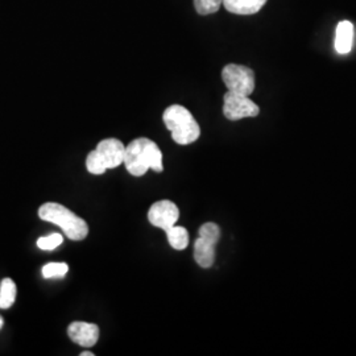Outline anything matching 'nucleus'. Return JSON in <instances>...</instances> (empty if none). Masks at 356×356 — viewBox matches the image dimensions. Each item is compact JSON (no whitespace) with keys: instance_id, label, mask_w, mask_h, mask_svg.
<instances>
[{"instance_id":"obj_11","label":"nucleus","mask_w":356,"mask_h":356,"mask_svg":"<svg viewBox=\"0 0 356 356\" xmlns=\"http://www.w3.org/2000/svg\"><path fill=\"white\" fill-rule=\"evenodd\" d=\"M194 259L201 268H210L216 261V244L198 238L194 243Z\"/></svg>"},{"instance_id":"obj_12","label":"nucleus","mask_w":356,"mask_h":356,"mask_svg":"<svg viewBox=\"0 0 356 356\" xmlns=\"http://www.w3.org/2000/svg\"><path fill=\"white\" fill-rule=\"evenodd\" d=\"M166 236H168V242L172 245V248L182 251L188 247L189 244V232L188 229L179 226H173L172 229L165 231Z\"/></svg>"},{"instance_id":"obj_20","label":"nucleus","mask_w":356,"mask_h":356,"mask_svg":"<svg viewBox=\"0 0 356 356\" xmlns=\"http://www.w3.org/2000/svg\"><path fill=\"white\" fill-rule=\"evenodd\" d=\"M3 325H4V321H3V318H1V316H0V329L3 327Z\"/></svg>"},{"instance_id":"obj_8","label":"nucleus","mask_w":356,"mask_h":356,"mask_svg":"<svg viewBox=\"0 0 356 356\" xmlns=\"http://www.w3.org/2000/svg\"><path fill=\"white\" fill-rule=\"evenodd\" d=\"M67 335L76 344L82 347H92L98 342L99 327L88 322H73L67 327Z\"/></svg>"},{"instance_id":"obj_4","label":"nucleus","mask_w":356,"mask_h":356,"mask_svg":"<svg viewBox=\"0 0 356 356\" xmlns=\"http://www.w3.org/2000/svg\"><path fill=\"white\" fill-rule=\"evenodd\" d=\"M222 79L231 92L250 97L254 90V73L243 65H226L222 70Z\"/></svg>"},{"instance_id":"obj_5","label":"nucleus","mask_w":356,"mask_h":356,"mask_svg":"<svg viewBox=\"0 0 356 356\" xmlns=\"http://www.w3.org/2000/svg\"><path fill=\"white\" fill-rule=\"evenodd\" d=\"M223 114L229 120H241L244 118H254L260 113V108L248 97L227 91L223 98Z\"/></svg>"},{"instance_id":"obj_16","label":"nucleus","mask_w":356,"mask_h":356,"mask_svg":"<svg viewBox=\"0 0 356 356\" xmlns=\"http://www.w3.org/2000/svg\"><path fill=\"white\" fill-rule=\"evenodd\" d=\"M223 0H194L195 11L200 15H211L219 11Z\"/></svg>"},{"instance_id":"obj_9","label":"nucleus","mask_w":356,"mask_h":356,"mask_svg":"<svg viewBox=\"0 0 356 356\" xmlns=\"http://www.w3.org/2000/svg\"><path fill=\"white\" fill-rule=\"evenodd\" d=\"M354 24L348 20L341 22L335 31V51L339 54H348L354 45Z\"/></svg>"},{"instance_id":"obj_10","label":"nucleus","mask_w":356,"mask_h":356,"mask_svg":"<svg viewBox=\"0 0 356 356\" xmlns=\"http://www.w3.org/2000/svg\"><path fill=\"white\" fill-rule=\"evenodd\" d=\"M267 0H223L222 4L225 8L235 15H254L257 13L264 6Z\"/></svg>"},{"instance_id":"obj_18","label":"nucleus","mask_w":356,"mask_h":356,"mask_svg":"<svg viewBox=\"0 0 356 356\" xmlns=\"http://www.w3.org/2000/svg\"><path fill=\"white\" fill-rule=\"evenodd\" d=\"M63 235L60 234H51L49 236H42L38 241V247L44 251L56 250L63 243Z\"/></svg>"},{"instance_id":"obj_7","label":"nucleus","mask_w":356,"mask_h":356,"mask_svg":"<svg viewBox=\"0 0 356 356\" xmlns=\"http://www.w3.org/2000/svg\"><path fill=\"white\" fill-rule=\"evenodd\" d=\"M97 152L99 153L101 159L107 169H114L124 161L126 147L118 139H106L97 145Z\"/></svg>"},{"instance_id":"obj_6","label":"nucleus","mask_w":356,"mask_h":356,"mask_svg":"<svg viewBox=\"0 0 356 356\" xmlns=\"http://www.w3.org/2000/svg\"><path fill=\"white\" fill-rule=\"evenodd\" d=\"M179 218L177 206L170 201H159L153 204L148 211V219L154 227L168 231L172 229Z\"/></svg>"},{"instance_id":"obj_3","label":"nucleus","mask_w":356,"mask_h":356,"mask_svg":"<svg viewBox=\"0 0 356 356\" xmlns=\"http://www.w3.org/2000/svg\"><path fill=\"white\" fill-rule=\"evenodd\" d=\"M166 128L172 134V139L179 145H188L198 140L201 128L188 108L179 104L169 106L163 115Z\"/></svg>"},{"instance_id":"obj_2","label":"nucleus","mask_w":356,"mask_h":356,"mask_svg":"<svg viewBox=\"0 0 356 356\" xmlns=\"http://www.w3.org/2000/svg\"><path fill=\"white\" fill-rule=\"evenodd\" d=\"M38 216L45 222L60 226L70 241H83L89 234L88 223L63 204L47 202L38 209Z\"/></svg>"},{"instance_id":"obj_17","label":"nucleus","mask_w":356,"mask_h":356,"mask_svg":"<svg viewBox=\"0 0 356 356\" xmlns=\"http://www.w3.org/2000/svg\"><path fill=\"white\" fill-rule=\"evenodd\" d=\"M200 238L216 244L220 239V229L216 223H204L200 229Z\"/></svg>"},{"instance_id":"obj_15","label":"nucleus","mask_w":356,"mask_h":356,"mask_svg":"<svg viewBox=\"0 0 356 356\" xmlns=\"http://www.w3.org/2000/svg\"><path fill=\"white\" fill-rule=\"evenodd\" d=\"M69 267L66 263H48L47 266L42 267V276L45 279H57V277H64L67 273Z\"/></svg>"},{"instance_id":"obj_1","label":"nucleus","mask_w":356,"mask_h":356,"mask_svg":"<svg viewBox=\"0 0 356 356\" xmlns=\"http://www.w3.org/2000/svg\"><path fill=\"white\" fill-rule=\"evenodd\" d=\"M123 163L127 168L128 173L135 177L144 176L149 169L157 173L164 170L160 148L156 143L147 138H139L128 144Z\"/></svg>"},{"instance_id":"obj_19","label":"nucleus","mask_w":356,"mask_h":356,"mask_svg":"<svg viewBox=\"0 0 356 356\" xmlns=\"http://www.w3.org/2000/svg\"><path fill=\"white\" fill-rule=\"evenodd\" d=\"M81 356H94V354L92 353H82Z\"/></svg>"},{"instance_id":"obj_14","label":"nucleus","mask_w":356,"mask_h":356,"mask_svg":"<svg viewBox=\"0 0 356 356\" xmlns=\"http://www.w3.org/2000/svg\"><path fill=\"white\" fill-rule=\"evenodd\" d=\"M86 168L91 175H97V176L103 175L107 170L99 153L97 152L95 149L89 153V156L86 159Z\"/></svg>"},{"instance_id":"obj_13","label":"nucleus","mask_w":356,"mask_h":356,"mask_svg":"<svg viewBox=\"0 0 356 356\" xmlns=\"http://www.w3.org/2000/svg\"><path fill=\"white\" fill-rule=\"evenodd\" d=\"M16 284L11 279H4L0 284V309H10L16 300Z\"/></svg>"}]
</instances>
